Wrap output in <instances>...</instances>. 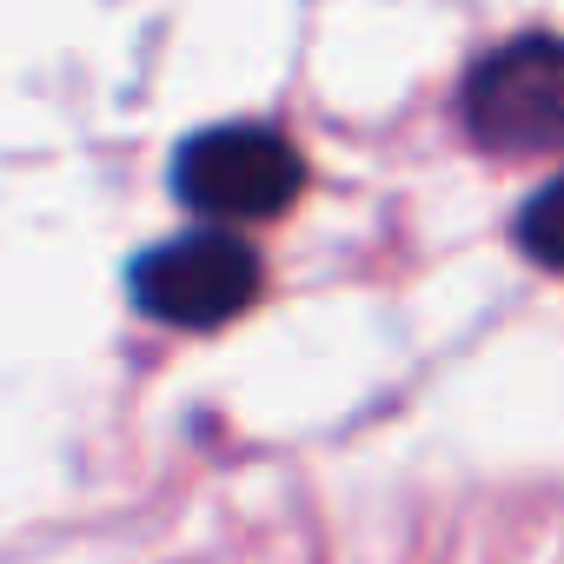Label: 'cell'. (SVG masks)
<instances>
[{"label": "cell", "mask_w": 564, "mask_h": 564, "mask_svg": "<svg viewBox=\"0 0 564 564\" xmlns=\"http://www.w3.org/2000/svg\"><path fill=\"white\" fill-rule=\"evenodd\" d=\"M173 186L213 226H239V219L286 213L306 186V166H300L293 140H279L272 127H213L180 147Z\"/></svg>", "instance_id": "1"}, {"label": "cell", "mask_w": 564, "mask_h": 564, "mask_svg": "<svg viewBox=\"0 0 564 564\" xmlns=\"http://www.w3.org/2000/svg\"><path fill=\"white\" fill-rule=\"evenodd\" d=\"M133 300L160 326L213 333V326L239 319L259 300V259H252L246 239L206 226V232H186V239L153 246L133 265Z\"/></svg>", "instance_id": "2"}, {"label": "cell", "mask_w": 564, "mask_h": 564, "mask_svg": "<svg viewBox=\"0 0 564 564\" xmlns=\"http://www.w3.org/2000/svg\"><path fill=\"white\" fill-rule=\"evenodd\" d=\"M465 127L491 153H557L564 147V41H511L485 54L465 80Z\"/></svg>", "instance_id": "3"}, {"label": "cell", "mask_w": 564, "mask_h": 564, "mask_svg": "<svg viewBox=\"0 0 564 564\" xmlns=\"http://www.w3.org/2000/svg\"><path fill=\"white\" fill-rule=\"evenodd\" d=\"M518 246H524L538 265L564 272V173L531 193V206H524V219H518Z\"/></svg>", "instance_id": "4"}]
</instances>
